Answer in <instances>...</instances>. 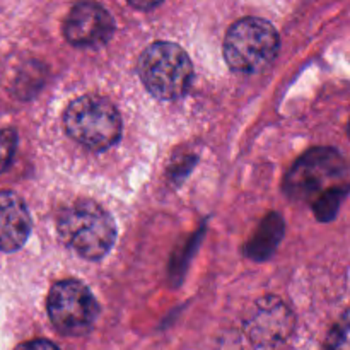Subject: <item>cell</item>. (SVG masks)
<instances>
[{"label":"cell","instance_id":"cell-8","mask_svg":"<svg viewBox=\"0 0 350 350\" xmlns=\"http://www.w3.org/2000/svg\"><path fill=\"white\" fill-rule=\"evenodd\" d=\"M33 229L23 198L10 190H0V252L12 253L26 245Z\"/></svg>","mask_w":350,"mask_h":350},{"label":"cell","instance_id":"cell-1","mask_svg":"<svg viewBox=\"0 0 350 350\" xmlns=\"http://www.w3.org/2000/svg\"><path fill=\"white\" fill-rule=\"evenodd\" d=\"M58 232L67 246L85 260H101L116 241V224L108 211L92 200H77L60 214Z\"/></svg>","mask_w":350,"mask_h":350},{"label":"cell","instance_id":"cell-7","mask_svg":"<svg viewBox=\"0 0 350 350\" xmlns=\"http://www.w3.org/2000/svg\"><path fill=\"white\" fill-rule=\"evenodd\" d=\"M62 31L72 46L98 48L108 43L115 33V19L99 3L82 2L72 7Z\"/></svg>","mask_w":350,"mask_h":350},{"label":"cell","instance_id":"cell-3","mask_svg":"<svg viewBox=\"0 0 350 350\" xmlns=\"http://www.w3.org/2000/svg\"><path fill=\"white\" fill-rule=\"evenodd\" d=\"M279 33L262 17L236 21L224 38V58L239 74H258L272 65L279 53Z\"/></svg>","mask_w":350,"mask_h":350},{"label":"cell","instance_id":"cell-10","mask_svg":"<svg viewBox=\"0 0 350 350\" xmlns=\"http://www.w3.org/2000/svg\"><path fill=\"white\" fill-rule=\"evenodd\" d=\"M17 149V133L14 129L0 130V174L10 166Z\"/></svg>","mask_w":350,"mask_h":350},{"label":"cell","instance_id":"cell-5","mask_svg":"<svg viewBox=\"0 0 350 350\" xmlns=\"http://www.w3.org/2000/svg\"><path fill=\"white\" fill-rule=\"evenodd\" d=\"M140 79L152 96L178 99L190 89L193 65L180 44L157 41L142 51L137 64Z\"/></svg>","mask_w":350,"mask_h":350},{"label":"cell","instance_id":"cell-9","mask_svg":"<svg viewBox=\"0 0 350 350\" xmlns=\"http://www.w3.org/2000/svg\"><path fill=\"white\" fill-rule=\"evenodd\" d=\"M284 236V221L280 215L270 214L267 215L263 224L260 226L258 231L252 238V241L246 245V255L250 258L262 262V260L269 258L277 248L279 241Z\"/></svg>","mask_w":350,"mask_h":350},{"label":"cell","instance_id":"cell-2","mask_svg":"<svg viewBox=\"0 0 350 350\" xmlns=\"http://www.w3.org/2000/svg\"><path fill=\"white\" fill-rule=\"evenodd\" d=\"M347 167L340 152L330 147L308 150L287 173L284 190L294 200L318 202L334 191L347 188Z\"/></svg>","mask_w":350,"mask_h":350},{"label":"cell","instance_id":"cell-12","mask_svg":"<svg viewBox=\"0 0 350 350\" xmlns=\"http://www.w3.org/2000/svg\"><path fill=\"white\" fill-rule=\"evenodd\" d=\"M14 350H60L53 342L44 340V338H38V340L24 342V344L17 345Z\"/></svg>","mask_w":350,"mask_h":350},{"label":"cell","instance_id":"cell-4","mask_svg":"<svg viewBox=\"0 0 350 350\" xmlns=\"http://www.w3.org/2000/svg\"><path fill=\"white\" fill-rule=\"evenodd\" d=\"M68 135L92 150H106L122 137V116L109 99L85 94L74 99L64 113Z\"/></svg>","mask_w":350,"mask_h":350},{"label":"cell","instance_id":"cell-11","mask_svg":"<svg viewBox=\"0 0 350 350\" xmlns=\"http://www.w3.org/2000/svg\"><path fill=\"white\" fill-rule=\"evenodd\" d=\"M327 350H349L347 317L342 318V325L334 328L327 340Z\"/></svg>","mask_w":350,"mask_h":350},{"label":"cell","instance_id":"cell-6","mask_svg":"<svg viewBox=\"0 0 350 350\" xmlns=\"http://www.w3.org/2000/svg\"><path fill=\"white\" fill-rule=\"evenodd\" d=\"M46 311L51 325L65 337H82L94 327L99 306L91 291L74 279L60 280L48 293Z\"/></svg>","mask_w":350,"mask_h":350}]
</instances>
